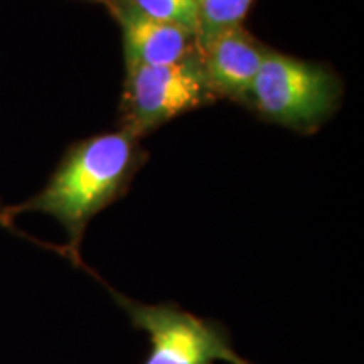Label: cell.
Returning <instances> with one entry per match:
<instances>
[{"label":"cell","mask_w":364,"mask_h":364,"mask_svg":"<svg viewBox=\"0 0 364 364\" xmlns=\"http://www.w3.org/2000/svg\"><path fill=\"white\" fill-rule=\"evenodd\" d=\"M142 161L139 139L129 132H110L71 145L39 193L16 206H9L12 218L21 213H43L65 228L68 243L65 257L83 267L81 241L90 221L115 203Z\"/></svg>","instance_id":"cell-1"},{"label":"cell","mask_w":364,"mask_h":364,"mask_svg":"<svg viewBox=\"0 0 364 364\" xmlns=\"http://www.w3.org/2000/svg\"><path fill=\"white\" fill-rule=\"evenodd\" d=\"M115 302L135 329L149 334L144 364H231L238 356L221 322L184 311L172 302L145 304L110 289Z\"/></svg>","instance_id":"cell-3"},{"label":"cell","mask_w":364,"mask_h":364,"mask_svg":"<svg viewBox=\"0 0 364 364\" xmlns=\"http://www.w3.org/2000/svg\"><path fill=\"white\" fill-rule=\"evenodd\" d=\"M231 364H252V363L247 361V359H243V358H241L240 354H238V356H236V358L233 359V363H231Z\"/></svg>","instance_id":"cell-10"},{"label":"cell","mask_w":364,"mask_h":364,"mask_svg":"<svg viewBox=\"0 0 364 364\" xmlns=\"http://www.w3.org/2000/svg\"><path fill=\"white\" fill-rule=\"evenodd\" d=\"M253 0H196V46L243 26Z\"/></svg>","instance_id":"cell-7"},{"label":"cell","mask_w":364,"mask_h":364,"mask_svg":"<svg viewBox=\"0 0 364 364\" xmlns=\"http://www.w3.org/2000/svg\"><path fill=\"white\" fill-rule=\"evenodd\" d=\"M204 78L216 98L247 105L268 48L243 26L216 36L198 49Z\"/></svg>","instance_id":"cell-5"},{"label":"cell","mask_w":364,"mask_h":364,"mask_svg":"<svg viewBox=\"0 0 364 364\" xmlns=\"http://www.w3.org/2000/svg\"><path fill=\"white\" fill-rule=\"evenodd\" d=\"M343 81L321 63L268 49L248 95V107L272 124L314 132L339 108Z\"/></svg>","instance_id":"cell-2"},{"label":"cell","mask_w":364,"mask_h":364,"mask_svg":"<svg viewBox=\"0 0 364 364\" xmlns=\"http://www.w3.org/2000/svg\"><path fill=\"white\" fill-rule=\"evenodd\" d=\"M120 26L125 65L161 66L198 54L194 34L145 16L125 0H102Z\"/></svg>","instance_id":"cell-6"},{"label":"cell","mask_w":364,"mask_h":364,"mask_svg":"<svg viewBox=\"0 0 364 364\" xmlns=\"http://www.w3.org/2000/svg\"><path fill=\"white\" fill-rule=\"evenodd\" d=\"M152 19L174 24L196 38V0H125Z\"/></svg>","instance_id":"cell-8"},{"label":"cell","mask_w":364,"mask_h":364,"mask_svg":"<svg viewBox=\"0 0 364 364\" xmlns=\"http://www.w3.org/2000/svg\"><path fill=\"white\" fill-rule=\"evenodd\" d=\"M122 124L136 139L176 117L216 102L196 56L161 66L125 65Z\"/></svg>","instance_id":"cell-4"},{"label":"cell","mask_w":364,"mask_h":364,"mask_svg":"<svg viewBox=\"0 0 364 364\" xmlns=\"http://www.w3.org/2000/svg\"><path fill=\"white\" fill-rule=\"evenodd\" d=\"M90 2H98V4H102V0H90Z\"/></svg>","instance_id":"cell-11"},{"label":"cell","mask_w":364,"mask_h":364,"mask_svg":"<svg viewBox=\"0 0 364 364\" xmlns=\"http://www.w3.org/2000/svg\"><path fill=\"white\" fill-rule=\"evenodd\" d=\"M14 221H16V218H12L11 211H9V206H4V204L0 203V226L7 228V230H11L17 235H22L16 230V223H14Z\"/></svg>","instance_id":"cell-9"}]
</instances>
